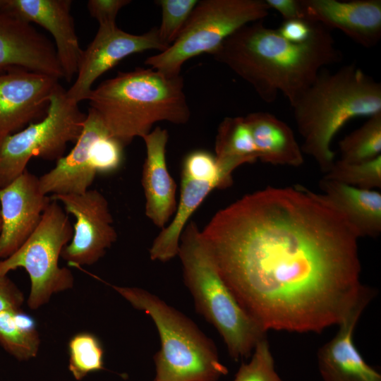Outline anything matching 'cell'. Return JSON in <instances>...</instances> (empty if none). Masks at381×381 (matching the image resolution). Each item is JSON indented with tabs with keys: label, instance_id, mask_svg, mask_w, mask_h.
<instances>
[{
	"label": "cell",
	"instance_id": "cell-1",
	"mask_svg": "<svg viewBox=\"0 0 381 381\" xmlns=\"http://www.w3.org/2000/svg\"><path fill=\"white\" fill-rule=\"evenodd\" d=\"M222 278L265 331L320 333L375 292L360 281L358 233L322 194L268 186L200 230Z\"/></svg>",
	"mask_w": 381,
	"mask_h": 381
},
{
	"label": "cell",
	"instance_id": "cell-2",
	"mask_svg": "<svg viewBox=\"0 0 381 381\" xmlns=\"http://www.w3.org/2000/svg\"><path fill=\"white\" fill-rule=\"evenodd\" d=\"M211 55L248 83L265 102H274L281 93L290 105L322 69L343 58L331 30L318 23L306 41L294 43L263 20L241 27Z\"/></svg>",
	"mask_w": 381,
	"mask_h": 381
},
{
	"label": "cell",
	"instance_id": "cell-3",
	"mask_svg": "<svg viewBox=\"0 0 381 381\" xmlns=\"http://www.w3.org/2000/svg\"><path fill=\"white\" fill-rule=\"evenodd\" d=\"M302 152L326 174L334 162L331 141L350 119L381 113V84L356 64L332 73L325 68L291 105Z\"/></svg>",
	"mask_w": 381,
	"mask_h": 381
},
{
	"label": "cell",
	"instance_id": "cell-4",
	"mask_svg": "<svg viewBox=\"0 0 381 381\" xmlns=\"http://www.w3.org/2000/svg\"><path fill=\"white\" fill-rule=\"evenodd\" d=\"M87 99L124 146L148 134L157 122L181 125L190 118L182 76L169 77L150 68L119 72L92 88Z\"/></svg>",
	"mask_w": 381,
	"mask_h": 381
},
{
	"label": "cell",
	"instance_id": "cell-5",
	"mask_svg": "<svg viewBox=\"0 0 381 381\" xmlns=\"http://www.w3.org/2000/svg\"><path fill=\"white\" fill-rule=\"evenodd\" d=\"M177 255L196 311L216 328L232 358L248 357L267 332L243 308L227 286L193 221L181 233Z\"/></svg>",
	"mask_w": 381,
	"mask_h": 381
},
{
	"label": "cell",
	"instance_id": "cell-6",
	"mask_svg": "<svg viewBox=\"0 0 381 381\" xmlns=\"http://www.w3.org/2000/svg\"><path fill=\"white\" fill-rule=\"evenodd\" d=\"M112 287L155 324L161 348L154 356V380L217 381L228 373L214 342L186 315L141 288Z\"/></svg>",
	"mask_w": 381,
	"mask_h": 381
},
{
	"label": "cell",
	"instance_id": "cell-7",
	"mask_svg": "<svg viewBox=\"0 0 381 381\" xmlns=\"http://www.w3.org/2000/svg\"><path fill=\"white\" fill-rule=\"evenodd\" d=\"M262 0L198 1L176 41L145 64L169 77L180 75L183 64L195 56L211 54L241 27L269 15Z\"/></svg>",
	"mask_w": 381,
	"mask_h": 381
},
{
	"label": "cell",
	"instance_id": "cell-8",
	"mask_svg": "<svg viewBox=\"0 0 381 381\" xmlns=\"http://www.w3.org/2000/svg\"><path fill=\"white\" fill-rule=\"evenodd\" d=\"M73 236V226L68 214L52 200L41 221L25 242L12 255L0 260V274L6 275L19 267L28 272L30 291V308L36 310L47 303L52 296L73 287L71 271L59 265L64 247Z\"/></svg>",
	"mask_w": 381,
	"mask_h": 381
},
{
	"label": "cell",
	"instance_id": "cell-9",
	"mask_svg": "<svg viewBox=\"0 0 381 381\" xmlns=\"http://www.w3.org/2000/svg\"><path fill=\"white\" fill-rule=\"evenodd\" d=\"M66 92L59 84L40 121L0 140V188L22 174L32 157L57 161L64 156L68 143L76 142L86 114Z\"/></svg>",
	"mask_w": 381,
	"mask_h": 381
},
{
	"label": "cell",
	"instance_id": "cell-10",
	"mask_svg": "<svg viewBox=\"0 0 381 381\" xmlns=\"http://www.w3.org/2000/svg\"><path fill=\"white\" fill-rule=\"evenodd\" d=\"M49 197L61 202L64 211L75 219L72 238L61 257L74 267L96 263L117 239L107 198L99 191L90 189L82 194Z\"/></svg>",
	"mask_w": 381,
	"mask_h": 381
},
{
	"label": "cell",
	"instance_id": "cell-11",
	"mask_svg": "<svg viewBox=\"0 0 381 381\" xmlns=\"http://www.w3.org/2000/svg\"><path fill=\"white\" fill-rule=\"evenodd\" d=\"M167 49L159 38L157 28L133 35L119 29L116 23L99 25L93 40L83 50L76 80L66 90V96L78 104L87 99L95 80L124 58L147 50L162 52Z\"/></svg>",
	"mask_w": 381,
	"mask_h": 381
},
{
	"label": "cell",
	"instance_id": "cell-12",
	"mask_svg": "<svg viewBox=\"0 0 381 381\" xmlns=\"http://www.w3.org/2000/svg\"><path fill=\"white\" fill-rule=\"evenodd\" d=\"M59 80L20 68L0 73V140L45 116Z\"/></svg>",
	"mask_w": 381,
	"mask_h": 381
},
{
	"label": "cell",
	"instance_id": "cell-13",
	"mask_svg": "<svg viewBox=\"0 0 381 381\" xmlns=\"http://www.w3.org/2000/svg\"><path fill=\"white\" fill-rule=\"evenodd\" d=\"M39 177L26 169L0 188V260L15 253L33 233L51 202Z\"/></svg>",
	"mask_w": 381,
	"mask_h": 381
},
{
	"label": "cell",
	"instance_id": "cell-14",
	"mask_svg": "<svg viewBox=\"0 0 381 381\" xmlns=\"http://www.w3.org/2000/svg\"><path fill=\"white\" fill-rule=\"evenodd\" d=\"M71 4L70 0H4L1 11L38 24L50 32L64 78L68 83L77 74L83 53L71 13Z\"/></svg>",
	"mask_w": 381,
	"mask_h": 381
},
{
	"label": "cell",
	"instance_id": "cell-15",
	"mask_svg": "<svg viewBox=\"0 0 381 381\" xmlns=\"http://www.w3.org/2000/svg\"><path fill=\"white\" fill-rule=\"evenodd\" d=\"M18 68L64 78L52 42L31 23L0 11V73Z\"/></svg>",
	"mask_w": 381,
	"mask_h": 381
},
{
	"label": "cell",
	"instance_id": "cell-16",
	"mask_svg": "<svg viewBox=\"0 0 381 381\" xmlns=\"http://www.w3.org/2000/svg\"><path fill=\"white\" fill-rule=\"evenodd\" d=\"M303 18L337 29L365 48L381 38L380 0H300Z\"/></svg>",
	"mask_w": 381,
	"mask_h": 381
},
{
	"label": "cell",
	"instance_id": "cell-17",
	"mask_svg": "<svg viewBox=\"0 0 381 381\" xmlns=\"http://www.w3.org/2000/svg\"><path fill=\"white\" fill-rule=\"evenodd\" d=\"M107 131L95 111L89 109L80 136L72 150L55 167L39 177L45 195L82 194L89 190L97 174L93 167V145Z\"/></svg>",
	"mask_w": 381,
	"mask_h": 381
},
{
	"label": "cell",
	"instance_id": "cell-18",
	"mask_svg": "<svg viewBox=\"0 0 381 381\" xmlns=\"http://www.w3.org/2000/svg\"><path fill=\"white\" fill-rule=\"evenodd\" d=\"M146 147L142 185L145 198L147 217L162 229L174 217L177 208L176 183L166 162L167 130L159 126L142 138Z\"/></svg>",
	"mask_w": 381,
	"mask_h": 381
},
{
	"label": "cell",
	"instance_id": "cell-19",
	"mask_svg": "<svg viewBox=\"0 0 381 381\" xmlns=\"http://www.w3.org/2000/svg\"><path fill=\"white\" fill-rule=\"evenodd\" d=\"M369 302L352 309L338 324L334 337L318 351L322 381H381V374L365 361L353 342L356 324Z\"/></svg>",
	"mask_w": 381,
	"mask_h": 381
},
{
	"label": "cell",
	"instance_id": "cell-20",
	"mask_svg": "<svg viewBox=\"0 0 381 381\" xmlns=\"http://www.w3.org/2000/svg\"><path fill=\"white\" fill-rule=\"evenodd\" d=\"M214 188H222L219 180L181 169L179 203L172 220L161 230L150 248L152 260L167 262L177 255L180 237L190 217Z\"/></svg>",
	"mask_w": 381,
	"mask_h": 381
},
{
	"label": "cell",
	"instance_id": "cell-21",
	"mask_svg": "<svg viewBox=\"0 0 381 381\" xmlns=\"http://www.w3.org/2000/svg\"><path fill=\"white\" fill-rule=\"evenodd\" d=\"M322 195L352 224L360 237L376 238L381 232V194L322 178Z\"/></svg>",
	"mask_w": 381,
	"mask_h": 381
},
{
	"label": "cell",
	"instance_id": "cell-22",
	"mask_svg": "<svg viewBox=\"0 0 381 381\" xmlns=\"http://www.w3.org/2000/svg\"><path fill=\"white\" fill-rule=\"evenodd\" d=\"M244 118L251 131L258 159L272 164L291 167L303 163L301 149L286 123L264 111L250 113Z\"/></svg>",
	"mask_w": 381,
	"mask_h": 381
},
{
	"label": "cell",
	"instance_id": "cell-23",
	"mask_svg": "<svg viewBox=\"0 0 381 381\" xmlns=\"http://www.w3.org/2000/svg\"><path fill=\"white\" fill-rule=\"evenodd\" d=\"M214 156L225 176L231 180L238 167L258 159L251 131L244 117H226L220 123Z\"/></svg>",
	"mask_w": 381,
	"mask_h": 381
},
{
	"label": "cell",
	"instance_id": "cell-24",
	"mask_svg": "<svg viewBox=\"0 0 381 381\" xmlns=\"http://www.w3.org/2000/svg\"><path fill=\"white\" fill-rule=\"evenodd\" d=\"M340 160L361 163L377 157L381 152V113L368 119L360 128L339 143Z\"/></svg>",
	"mask_w": 381,
	"mask_h": 381
},
{
	"label": "cell",
	"instance_id": "cell-25",
	"mask_svg": "<svg viewBox=\"0 0 381 381\" xmlns=\"http://www.w3.org/2000/svg\"><path fill=\"white\" fill-rule=\"evenodd\" d=\"M0 344L4 349L20 361L37 356L40 339L36 327L23 322L16 311L0 313Z\"/></svg>",
	"mask_w": 381,
	"mask_h": 381
},
{
	"label": "cell",
	"instance_id": "cell-26",
	"mask_svg": "<svg viewBox=\"0 0 381 381\" xmlns=\"http://www.w3.org/2000/svg\"><path fill=\"white\" fill-rule=\"evenodd\" d=\"M68 368L76 380L104 368V350L99 339L93 334L80 332L68 343Z\"/></svg>",
	"mask_w": 381,
	"mask_h": 381
},
{
	"label": "cell",
	"instance_id": "cell-27",
	"mask_svg": "<svg viewBox=\"0 0 381 381\" xmlns=\"http://www.w3.org/2000/svg\"><path fill=\"white\" fill-rule=\"evenodd\" d=\"M324 178L361 189L380 188L381 155L361 163L334 161Z\"/></svg>",
	"mask_w": 381,
	"mask_h": 381
},
{
	"label": "cell",
	"instance_id": "cell-28",
	"mask_svg": "<svg viewBox=\"0 0 381 381\" xmlns=\"http://www.w3.org/2000/svg\"><path fill=\"white\" fill-rule=\"evenodd\" d=\"M198 1L197 0L156 1L162 11L161 24L157 28L158 36L167 48L180 35Z\"/></svg>",
	"mask_w": 381,
	"mask_h": 381
},
{
	"label": "cell",
	"instance_id": "cell-29",
	"mask_svg": "<svg viewBox=\"0 0 381 381\" xmlns=\"http://www.w3.org/2000/svg\"><path fill=\"white\" fill-rule=\"evenodd\" d=\"M233 381H283L275 370L266 337L256 344L250 361L241 363Z\"/></svg>",
	"mask_w": 381,
	"mask_h": 381
},
{
	"label": "cell",
	"instance_id": "cell-30",
	"mask_svg": "<svg viewBox=\"0 0 381 381\" xmlns=\"http://www.w3.org/2000/svg\"><path fill=\"white\" fill-rule=\"evenodd\" d=\"M130 2L128 0H90L87 6L90 16L99 25L115 24L120 9Z\"/></svg>",
	"mask_w": 381,
	"mask_h": 381
},
{
	"label": "cell",
	"instance_id": "cell-31",
	"mask_svg": "<svg viewBox=\"0 0 381 381\" xmlns=\"http://www.w3.org/2000/svg\"><path fill=\"white\" fill-rule=\"evenodd\" d=\"M24 302L22 291L6 275L0 274V313L18 311Z\"/></svg>",
	"mask_w": 381,
	"mask_h": 381
},
{
	"label": "cell",
	"instance_id": "cell-32",
	"mask_svg": "<svg viewBox=\"0 0 381 381\" xmlns=\"http://www.w3.org/2000/svg\"><path fill=\"white\" fill-rule=\"evenodd\" d=\"M313 24V21L308 19L284 20L277 30L288 41L301 43L310 37Z\"/></svg>",
	"mask_w": 381,
	"mask_h": 381
},
{
	"label": "cell",
	"instance_id": "cell-33",
	"mask_svg": "<svg viewBox=\"0 0 381 381\" xmlns=\"http://www.w3.org/2000/svg\"><path fill=\"white\" fill-rule=\"evenodd\" d=\"M270 9L277 11L284 20L304 19L300 0H265Z\"/></svg>",
	"mask_w": 381,
	"mask_h": 381
},
{
	"label": "cell",
	"instance_id": "cell-34",
	"mask_svg": "<svg viewBox=\"0 0 381 381\" xmlns=\"http://www.w3.org/2000/svg\"><path fill=\"white\" fill-rule=\"evenodd\" d=\"M4 4V0H0V11H1Z\"/></svg>",
	"mask_w": 381,
	"mask_h": 381
},
{
	"label": "cell",
	"instance_id": "cell-35",
	"mask_svg": "<svg viewBox=\"0 0 381 381\" xmlns=\"http://www.w3.org/2000/svg\"><path fill=\"white\" fill-rule=\"evenodd\" d=\"M1 214H0V231H1Z\"/></svg>",
	"mask_w": 381,
	"mask_h": 381
},
{
	"label": "cell",
	"instance_id": "cell-36",
	"mask_svg": "<svg viewBox=\"0 0 381 381\" xmlns=\"http://www.w3.org/2000/svg\"><path fill=\"white\" fill-rule=\"evenodd\" d=\"M154 381H155V380H154Z\"/></svg>",
	"mask_w": 381,
	"mask_h": 381
}]
</instances>
